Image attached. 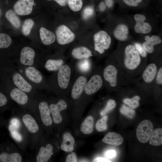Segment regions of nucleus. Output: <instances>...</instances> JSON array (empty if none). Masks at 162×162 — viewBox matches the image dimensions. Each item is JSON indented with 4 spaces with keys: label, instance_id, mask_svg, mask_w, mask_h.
Returning <instances> with one entry per match:
<instances>
[{
    "label": "nucleus",
    "instance_id": "obj_1",
    "mask_svg": "<svg viewBox=\"0 0 162 162\" xmlns=\"http://www.w3.org/2000/svg\"><path fill=\"white\" fill-rule=\"evenodd\" d=\"M73 74L74 64L66 63L46 79V90L59 95L68 94Z\"/></svg>",
    "mask_w": 162,
    "mask_h": 162
},
{
    "label": "nucleus",
    "instance_id": "obj_2",
    "mask_svg": "<svg viewBox=\"0 0 162 162\" xmlns=\"http://www.w3.org/2000/svg\"><path fill=\"white\" fill-rule=\"evenodd\" d=\"M14 64H10L8 69V83L15 86L29 95H33L38 90L25 79Z\"/></svg>",
    "mask_w": 162,
    "mask_h": 162
},
{
    "label": "nucleus",
    "instance_id": "obj_3",
    "mask_svg": "<svg viewBox=\"0 0 162 162\" xmlns=\"http://www.w3.org/2000/svg\"><path fill=\"white\" fill-rule=\"evenodd\" d=\"M16 67L27 81L38 90H46V79L37 68L32 66Z\"/></svg>",
    "mask_w": 162,
    "mask_h": 162
},
{
    "label": "nucleus",
    "instance_id": "obj_4",
    "mask_svg": "<svg viewBox=\"0 0 162 162\" xmlns=\"http://www.w3.org/2000/svg\"><path fill=\"white\" fill-rule=\"evenodd\" d=\"M36 52L32 47H23L20 51V58L16 62V65L20 67L32 66L36 68H42L40 63L35 59Z\"/></svg>",
    "mask_w": 162,
    "mask_h": 162
},
{
    "label": "nucleus",
    "instance_id": "obj_5",
    "mask_svg": "<svg viewBox=\"0 0 162 162\" xmlns=\"http://www.w3.org/2000/svg\"><path fill=\"white\" fill-rule=\"evenodd\" d=\"M101 74V71L93 72L86 83L82 96H91L101 89L104 83Z\"/></svg>",
    "mask_w": 162,
    "mask_h": 162
},
{
    "label": "nucleus",
    "instance_id": "obj_6",
    "mask_svg": "<svg viewBox=\"0 0 162 162\" xmlns=\"http://www.w3.org/2000/svg\"><path fill=\"white\" fill-rule=\"evenodd\" d=\"M141 62V58L135 47L128 45L126 47L124 52V64L128 70H133L136 68Z\"/></svg>",
    "mask_w": 162,
    "mask_h": 162
},
{
    "label": "nucleus",
    "instance_id": "obj_7",
    "mask_svg": "<svg viewBox=\"0 0 162 162\" xmlns=\"http://www.w3.org/2000/svg\"><path fill=\"white\" fill-rule=\"evenodd\" d=\"M94 50L100 54L104 53L110 46L111 39L110 37L104 31H100L94 35Z\"/></svg>",
    "mask_w": 162,
    "mask_h": 162
},
{
    "label": "nucleus",
    "instance_id": "obj_8",
    "mask_svg": "<svg viewBox=\"0 0 162 162\" xmlns=\"http://www.w3.org/2000/svg\"><path fill=\"white\" fill-rule=\"evenodd\" d=\"M152 122L148 120L142 121L137 126L136 131V137L141 142L145 143L149 141L153 131Z\"/></svg>",
    "mask_w": 162,
    "mask_h": 162
},
{
    "label": "nucleus",
    "instance_id": "obj_9",
    "mask_svg": "<svg viewBox=\"0 0 162 162\" xmlns=\"http://www.w3.org/2000/svg\"><path fill=\"white\" fill-rule=\"evenodd\" d=\"M56 35L58 43L61 45L72 43L75 38V34L64 25H61L57 27L56 31Z\"/></svg>",
    "mask_w": 162,
    "mask_h": 162
},
{
    "label": "nucleus",
    "instance_id": "obj_10",
    "mask_svg": "<svg viewBox=\"0 0 162 162\" xmlns=\"http://www.w3.org/2000/svg\"><path fill=\"white\" fill-rule=\"evenodd\" d=\"M93 64L89 58L77 60L74 64L75 75H83L90 76L93 73Z\"/></svg>",
    "mask_w": 162,
    "mask_h": 162
},
{
    "label": "nucleus",
    "instance_id": "obj_11",
    "mask_svg": "<svg viewBox=\"0 0 162 162\" xmlns=\"http://www.w3.org/2000/svg\"><path fill=\"white\" fill-rule=\"evenodd\" d=\"M49 106L54 122L56 124L61 123L62 118L60 112L67 109L68 104L66 101L64 99L61 98L56 103H51Z\"/></svg>",
    "mask_w": 162,
    "mask_h": 162
},
{
    "label": "nucleus",
    "instance_id": "obj_12",
    "mask_svg": "<svg viewBox=\"0 0 162 162\" xmlns=\"http://www.w3.org/2000/svg\"><path fill=\"white\" fill-rule=\"evenodd\" d=\"M118 70L112 64H107L102 72V75L105 82L111 87H116L117 83Z\"/></svg>",
    "mask_w": 162,
    "mask_h": 162
},
{
    "label": "nucleus",
    "instance_id": "obj_13",
    "mask_svg": "<svg viewBox=\"0 0 162 162\" xmlns=\"http://www.w3.org/2000/svg\"><path fill=\"white\" fill-rule=\"evenodd\" d=\"M9 95L11 98L18 104L25 105L28 103V94L18 88L8 83Z\"/></svg>",
    "mask_w": 162,
    "mask_h": 162
},
{
    "label": "nucleus",
    "instance_id": "obj_14",
    "mask_svg": "<svg viewBox=\"0 0 162 162\" xmlns=\"http://www.w3.org/2000/svg\"><path fill=\"white\" fill-rule=\"evenodd\" d=\"M34 2V0H18L14 5V11L20 15H28L32 11Z\"/></svg>",
    "mask_w": 162,
    "mask_h": 162
},
{
    "label": "nucleus",
    "instance_id": "obj_15",
    "mask_svg": "<svg viewBox=\"0 0 162 162\" xmlns=\"http://www.w3.org/2000/svg\"><path fill=\"white\" fill-rule=\"evenodd\" d=\"M134 18L136 21L134 28L136 32L147 34L151 31L152 28L151 25L148 22H144L146 20V17L144 15L137 14L134 15Z\"/></svg>",
    "mask_w": 162,
    "mask_h": 162
},
{
    "label": "nucleus",
    "instance_id": "obj_16",
    "mask_svg": "<svg viewBox=\"0 0 162 162\" xmlns=\"http://www.w3.org/2000/svg\"><path fill=\"white\" fill-rule=\"evenodd\" d=\"M38 108L41 120L44 124L47 126L51 125L52 120L51 116V112L47 102L44 100L40 101L39 103Z\"/></svg>",
    "mask_w": 162,
    "mask_h": 162
},
{
    "label": "nucleus",
    "instance_id": "obj_17",
    "mask_svg": "<svg viewBox=\"0 0 162 162\" xmlns=\"http://www.w3.org/2000/svg\"><path fill=\"white\" fill-rule=\"evenodd\" d=\"M66 63L64 58H47L44 60L43 68L48 71L53 72L58 70Z\"/></svg>",
    "mask_w": 162,
    "mask_h": 162
},
{
    "label": "nucleus",
    "instance_id": "obj_18",
    "mask_svg": "<svg viewBox=\"0 0 162 162\" xmlns=\"http://www.w3.org/2000/svg\"><path fill=\"white\" fill-rule=\"evenodd\" d=\"M72 58L76 60L89 58L92 56V51L88 47L79 46L74 47L71 51Z\"/></svg>",
    "mask_w": 162,
    "mask_h": 162
},
{
    "label": "nucleus",
    "instance_id": "obj_19",
    "mask_svg": "<svg viewBox=\"0 0 162 162\" xmlns=\"http://www.w3.org/2000/svg\"><path fill=\"white\" fill-rule=\"evenodd\" d=\"M53 154V147L50 144H47L45 147H41L37 156L38 162H46L48 161Z\"/></svg>",
    "mask_w": 162,
    "mask_h": 162
},
{
    "label": "nucleus",
    "instance_id": "obj_20",
    "mask_svg": "<svg viewBox=\"0 0 162 162\" xmlns=\"http://www.w3.org/2000/svg\"><path fill=\"white\" fill-rule=\"evenodd\" d=\"M74 139L70 133L66 132L64 134L61 145L62 150L66 152H72L74 149Z\"/></svg>",
    "mask_w": 162,
    "mask_h": 162
},
{
    "label": "nucleus",
    "instance_id": "obj_21",
    "mask_svg": "<svg viewBox=\"0 0 162 162\" xmlns=\"http://www.w3.org/2000/svg\"><path fill=\"white\" fill-rule=\"evenodd\" d=\"M102 141L107 144L119 146L123 143V139L118 134L114 132H109L102 139Z\"/></svg>",
    "mask_w": 162,
    "mask_h": 162
},
{
    "label": "nucleus",
    "instance_id": "obj_22",
    "mask_svg": "<svg viewBox=\"0 0 162 162\" xmlns=\"http://www.w3.org/2000/svg\"><path fill=\"white\" fill-rule=\"evenodd\" d=\"M157 73V68L156 64H150L147 66L142 74V79L146 83H151L154 79Z\"/></svg>",
    "mask_w": 162,
    "mask_h": 162
},
{
    "label": "nucleus",
    "instance_id": "obj_23",
    "mask_svg": "<svg viewBox=\"0 0 162 162\" xmlns=\"http://www.w3.org/2000/svg\"><path fill=\"white\" fill-rule=\"evenodd\" d=\"M40 38L43 44L46 46L52 44L55 41L56 37L51 31L42 27L39 31Z\"/></svg>",
    "mask_w": 162,
    "mask_h": 162
},
{
    "label": "nucleus",
    "instance_id": "obj_24",
    "mask_svg": "<svg viewBox=\"0 0 162 162\" xmlns=\"http://www.w3.org/2000/svg\"><path fill=\"white\" fill-rule=\"evenodd\" d=\"M146 41L142 44V47L146 51L152 53L154 50V46L161 42L160 38L158 36L153 35L150 37L146 36L145 38Z\"/></svg>",
    "mask_w": 162,
    "mask_h": 162
},
{
    "label": "nucleus",
    "instance_id": "obj_25",
    "mask_svg": "<svg viewBox=\"0 0 162 162\" xmlns=\"http://www.w3.org/2000/svg\"><path fill=\"white\" fill-rule=\"evenodd\" d=\"M22 121L28 130L35 133L39 130L38 125L35 119L30 115L26 114L22 118Z\"/></svg>",
    "mask_w": 162,
    "mask_h": 162
},
{
    "label": "nucleus",
    "instance_id": "obj_26",
    "mask_svg": "<svg viewBox=\"0 0 162 162\" xmlns=\"http://www.w3.org/2000/svg\"><path fill=\"white\" fill-rule=\"evenodd\" d=\"M113 34L114 37L117 40L120 41H124L128 38V27L124 24H119L115 28Z\"/></svg>",
    "mask_w": 162,
    "mask_h": 162
},
{
    "label": "nucleus",
    "instance_id": "obj_27",
    "mask_svg": "<svg viewBox=\"0 0 162 162\" xmlns=\"http://www.w3.org/2000/svg\"><path fill=\"white\" fill-rule=\"evenodd\" d=\"M94 119L91 116H88L82 123L80 130L83 134H88L92 133L93 130Z\"/></svg>",
    "mask_w": 162,
    "mask_h": 162
},
{
    "label": "nucleus",
    "instance_id": "obj_28",
    "mask_svg": "<svg viewBox=\"0 0 162 162\" xmlns=\"http://www.w3.org/2000/svg\"><path fill=\"white\" fill-rule=\"evenodd\" d=\"M22 160V156L18 153L8 154L3 152L0 154V161L1 162H20Z\"/></svg>",
    "mask_w": 162,
    "mask_h": 162
},
{
    "label": "nucleus",
    "instance_id": "obj_29",
    "mask_svg": "<svg viewBox=\"0 0 162 162\" xmlns=\"http://www.w3.org/2000/svg\"><path fill=\"white\" fill-rule=\"evenodd\" d=\"M150 145L155 146L162 144V129L158 128L152 132L149 140Z\"/></svg>",
    "mask_w": 162,
    "mask_h": 162
},
{
    "label": "nucleus",
    "instance_id": "obj_30",
    "mask_svg": "<svg viewBox=\"0 0 162 162\" xmlns=\"http://www.w3.org/2000/svg\"><path fill=\"white\" fill-rule=\"evenodd\" d=\"M5 17L12 25L17 28H19L21 25V21L15 12L12 10H8L5 14Z\"/></svg>",
    "mask_w": 162,
    "mask_h": 162
},
{
    "label": "nucleus",
    "instance_id": "obj_31",
    "mask_svg": "<svg viewBox=\"0 0 162 162\" xmlns=\"http://www.w3.org/2000/svg\"><path fill=\"white\" fill-rule=\"evenodd\" d=\"M34 24V21L30 19L24 21L22 28V32L24 35L27 36L29 35Z\"/></svg>",
    "mask_w": 162,
    "mask_h": 162
},
{
    "label": "nucleus",
    "instance_id": "obj_32",
    "mask_svg": "<svg viewBox=\"0 0 162 162\" xmlns=\"http://www.w3.org/2000/svg\"><path fill=\"white\" fill-rule=\"evenodd\" d=\"M140 100V97L136 95L132 98H125L123 100V102L125 104L128 105L130 107L134 109L139 106L140 105L139 101Z\"/></svg>",
    "mask_w": 162,
    "mask_h": 162
},
{
    "label": "nucleus",
    "instance_id": "obj_33",
    "mask_svg": "<svg viewBox=\"0 0 162 162\" xmlns=\"http://www.w3.org/2000/svg\"><path fill=\"white\" fill-rule=\"evenodd\" d=\"M11 42V39L8 35L3 33H0V49L9 47Z\"/></svg>",
    "mask_w": 162,
    "mask_h": 162
},
{
    "label": "nucleus",
    "instance_id": "obj_34",
    "mask_svg": "<svg viewBox=\"0 0 162 162\" xmlns=\"http://www.w3.org/2000/svg\"><path fill=\"white\" fill-rule=\"evenodd\" d=\"M67 4L72 11L77 12L82 8L83 2L82 0H67Z\"/></svg>",
    "mask_w": 162,
    "mask_h": 162
},
{
    "label": "nucleus",
    "instance_id": "obj_35",
    "mask_svg": "<svg viewBox=\"0 0 162 162\" xmlns=\"http://www.w3.org/2000/svg\"><path fill=\"white\" fill-rule=\"evenodd\" d=\"M120 111L122 114L130 119L133 118L135 114V111L133 109L124 104L122 105Z\"/></svg>",
    "mask_w": 162,
    "mask_h": 162
},
{
    "label": "nucleus",
    "instance_id": "obj_36",
    "mask_svg": "<svg viewBox=\"0 0 162 162\" xmlns=\"http://www.w3.org/2000/svg\"><path fill=\"white\" fill-rule=\"evenodd\" d=\"M107 119V116L105 115L97 122L96 124L95 128L98 131H103L107 129V126L106 122Z\"/></svg>",
    "mask_w": 162,
    "mask_h": 162
},
{
    "label": "nucleus",
    "instance_id": "obj_37",
    "mask_svg": "<svg viewBox=\"0 0 162 162\" xmlns=\"http://www.w3.org/2000/svg\"><path fill=\"white\" fill-rule=\"evenodd\" d=\"M116 103L114 100L112 99H109L107 102L105 107L101 111L100 115L102 116L105 115L112 110L116 107Z\"/></svg>",
    "mask_w": 162,
    "mask_h": 162
},
{
    "label": "nucleus",
    "instance_id": "obj_38",
    "mask_svg": "<svg viewBox=\"0 0 162 162\" xmlns=\"http://www.w3.org/2000/svg\"><path fill=\"white\" fill-rule=\"evenodd\" d=\"M12 136L18 142L22 140L21 135L15 130V128L10 125L9 127Z\"/></svg>",
    "mask_w": 162,
    "mask_h": 162
},
{
    "label": "nucleus",
    "instance_id": "obj_39",
    "mask_svg": "<svg viewBox=\"0 0 162 162\" xmlns=\"http://www.w3.org/2000/svg\"><path fill=\"white\" fill-rule=\"evenodd\" d=\"M94 13V10L92 7L88 6L84 9L83 13V17L86 19L91 17Z\"/></svg>",
    "mask_w": 162,
    "mask_h": 162
},
{
    "label": "nucleus",
    "instance_id": "obj_40",
    "mask_svg": "<svg viewBox=\"0 0 162 162\" xmlns=\"http://www.w3.org/2000/svg\"><path fill=\"white\" fill-rule=\"evenodd\" d=\"M134 46L136 50L140 55L143 57L146 56L147 55L146 51L140 44L136 43L135 44Z\"/></svg>",
    "mask_w": 162,
    "mask_h": 162
},
{
    "label": "nucleus",
    "instance_id": "obj_41",
    "mask_svg": "<svg viewBox=\"0 0 162 162\" xmlns=\"http://www.w3.org/2000/svg\"><path fill=\"white\" fill-rule=\"evenodd\" d=\"M77 160V158L76 153L72 152L68 154L66 159V162H76Z\"/></svg>",
    "mask_w": 162,
    "mask_h": 162
},
{
    "label": "nucleus",
    "instance_id": "obj_42",
    "mask_svg": "<svg viewBox=\"0 0 162 162\" xmlns=\"http://www.w3.org/2000/svg\"><path fill=\"white\" fill-rule=\"evenodd\" d=\"M127 5L131 7L137 6L142 0H123Z\"/></svg>",
    "mask_w": 162,
    "mask_h": 162
},
{
    "label": "nucleus",
    "instance_id": "obj_43",
    "mask_svg": "<svg viewBox=\"0 0 162 162\" xmlns=\"http://www.w3.org/2000/svg\"><path fill=\"white\" fill-rule=\"evenodd\" d=\"M8 102V100L6 96L0 92V107L6 105Z\"/></svg>",
    "mask_w": 162,
    "mask_h": 162
},
{
    "label": "nucleus",
    "instance_id": "obj_44",
    "mask_svg": "<svg viewBox=\"0 0 162 162\" xmlns=\"http://www.w3.org/2000/svg\"><path fill=\"white\" fill-rule=\"evenodd\" d=\"M116 155V152L114 150H110L106 151L104 153L105 156L107 158L111 159L114 158Z\"/></svg>",
    "mask_w": 162,
    "mask_h": 162
},
{
    "label": "nucleus",
    "instance_id": "obj_45",
    "mask_svg": "<svg viewBox=\"0 0 162 162\" xmlns=\"http://www.w3.org/2000/svg\"><path fill=\"white\" fill-rule=\"evenodd\" d=\"M156 80L157 83L160 85L162 84V68L159 70L157 74Z\"/></svg>",
    "mask_w": 162,
    "mask_h": 162
},
{
    "label": "nucleus",
    "instance_id": "obj_46",
    "mask_svg": "<svg viewBox=\"0 0 162 162\" xmlns=\"http://www.w3.org/2000/svg\"><path fill=\"white\" fill-rule=\"evenodd\" d=\"M94 162H111L109 159L102 157H97L94 158L92 161Z\"/></svg>",
    "mask_w": 162,
    "mask_h": 162
},
{
    "label": "nucleus",
    "instance_id": "obj_47",
    "mask_svg": "<svg viewBox=\"0 0 162 162\" xmlns=\"http://www.w3.org/2000/svg\"><path fill=\"white\" fill-rule=\"evenodd\" d=\"M11 125L15 128H18L20 126V123L18 120L16 118L12 119L11 121Z\"/></svg>",
    "mask_w": 162,
    "mask_h": 162
},
{
    "label": "nucleus",
    "instance_id": "obj_48",
    "mask_svg": "<svg viewBox=\"0 0 162 162\" xmlns=\"http://www.w3.org/2000/svg\"><path fill=\"white\" fill-rule=\"evenodd\" d=\"M54 0L61 6H65L67 3V0Z\"/></svg>",
    "mask_w": 162,
    "mask_h": 162
},
{
    "label": "nucleus",
    "instance_id": "obj_49",
    "mask_svg": "<svg viewBox=\"0 0 162 162\" xmlns=\"http://www.w3.org/2000/svg\"><path fill=\"white\" fill-rule=\"evenodd\" d=\"M105 2L106 5L109 7H111L113 4L112 0H105Z\"/></svg>",
    "mask_w": 162,
    "mask_h": 162
},
{
    "label": "nucleus",
    "instance_id": "obj_50",
    "mask_svg": "<svg viewBox=\"0 0 162 162\" xmlns=\"http://www.w3.org/2000/svg\"><path fill=\"white\" fill-rule=\"evenodd\" d=\"M105 6L104 3L101 2L99 4V8L101 11H104L105 9Z\"/></svg>",
    "mask_w": 162,
    "mask_h": 162
},
{
    "label": "nucleus",
    "instance_id": "obj_51",
    "mask_svg": "<svg viewBox=\"0 0 162 162\" xmlns=\"http://www.w3.org/2000/svg\"><path fill=\"white\" fill-rule=\"evenodd\" d=\"M0 14H1V12H0Z\"/></svg>",
    "mask_w": 162,
    "mask_h": 162
}]
</instances>
